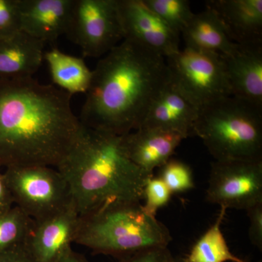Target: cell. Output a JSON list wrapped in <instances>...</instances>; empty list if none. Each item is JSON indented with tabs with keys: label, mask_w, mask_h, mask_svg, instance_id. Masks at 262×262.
Returning <instances> with one entry per match:
<instances>
[{
	"label": "cell",
	"mask_w": 262,
	"mask_h": 262,
	"mask_svg": "<svg viewBox=\"0 0 262 262\" xmlns=\"http://www.w3.org/2000/svg\"><path fill=\"white\" fill-rule=\"evenodd\" d=\"M71 99L33 77H0V165L56 168L85 130Z\"/></svg>",
	"instance_id": "6da1fadb"
},
{
	"label": "cell",
	"mask_w": 262,
	"mask_h": 262,
	"mask_svg": "<svg viewBox=\"0 0 262 262\" xmlns=\"http://www.w3.org/2000/svg\"><path fill=\"white\" fill-rule=\"evenodd\" d=\"M70 188L80 215L115 201L140 202L146 173L125 155L121 136L85 127L74 149L56 168Z\"/></svg>",
	"instance_id": "3957f363"
},
{
	"label": "cell",
	"mask_w": 262,
	"mask_h": 262,
	"mask_svg": "<svg viewBox=\"0 0 262 262\" xmlns=\"http://www.w3.org/2000/svg\"><path fill=\"white\" fill-rule=\"evenodd\" d=\"M80 215L73 201L56 214L34 221L26 245L36 262H58L72 249Z\"/></svg>",
	"instance_id": "8fae6325"
},
{
	"label": "cell",
	"mask_w": 262,
	"mask_h": 262,
	"mask_svg": "<svg viewBox=\"0 0 262 262\" xmlns=\"http://www.w3.org/2000/svg\"><path fill=\"white\" fill-rule=\"evenodd\" d=\"M172 258L168 248H158L144 250L121 258L120 262H170Z\"/></svg>",
	"instance_id": "4316f807"
},
{
	"label": "cell",
	"mask_w": 262,
	"mask_h": 262,
	"mask_svg": "<svg viewBox=\"0 0 262 262\" xmlns=\"http://www.w3.org/2000/svg\"><path fill=\"white\" fill-rule=\"evenodd\" d=\"M66 34L84 56L107 54L123 39L117 0H74Z\"/></svg>",
	"instance_id": "ba28073f"
},
{
	"label": "cell",
	"mask_w": 262,
	"mask_h": 262,
	"mask_svg": "<svg viewBox=\"0 0 262 262\" xmlns=\"http://www.w3.org/2000/svg\"><path fill=\"white\" fill-rule=\"evenodd\" d=\"M171 241L168 228L146 213L140 202L115 201L80 215L75 244L121 259L167 248Z\"/></svg>",
	"instance_id": "277c9868"
},
{
	"label": "cell",
	"mask_w": 262,
	"mask_h": 262,
	"mask_svg": "<svg viewBox=\"0 0 262 262\" xmlns=\"http://www.w3.org/2000/svg\"><path fill=\"white\" fill-rule=\"evenodd\" d=\"M34 225V220L13 206L0 213V253L25 244Z\"/></svg>",
	"instance_id": "44dd1931"
},
{
	"label": "cell",
	"mask_w": 262,
	"mask_h": 262,
	"mask_svg": "<svg viewBox=\"0 0 262 262\" xmlns=\"http://www.w3.org/2000/svg\"><path fill=\"white\" fill-rule=\"evenodd\" d=\"M250 220L248 236L253 246L262 250V203H258L246 210Z\"/></svg>",
	"instance_id": "484cf974"
},
{
	"label": "cell",
	"mask_w": 262,
	"mask_h": 262,
	"mask_svg": "<svg viewBox=\"0 0 262 262\" xmlns=\"http://www.w3.org/2000/svg\"><path fill=\"white\" fill-rule=\"evenodd\" d=\"M173 258H172L171 261H170V262H173Z\"/></svg>",
	"instance_id": "1f68e13d"
},
{
	"label": "cell",
	"mask_w": 262,
	"mask_h": 262,
	"mask_svg": "<svg viewBox=\"0 0 262 262\" xmlns=\"http://www.w3.org/2000/svg\"><path fill=\"white\" fill-rule=\"evenodd\" d=\"M206 200L226 210L246 211L262 203V160H215Z\"/></svg>",
	"instance_id": "9c48e42d"
},
{
	"label": "cell",
	"mask_w": 262,
	"mask_h": 262,
	"mask_svg": "<svg viewBox=\"0 0 262 262\" xmlns=\"http://www.w3.org/2000/svg\"><path fill=\"white\" fill-rule=\"evenodd\" d=\"M226 209L221 208L215 223L196 241L189 255L187 262H246L231 252L222 230L221 225Z\"/></svg>",
	"instance_id": "ffe728a7"
},
{
	"label": "cell",
	"mask_w": 262,
	"mask_h": 262,
	"mask_svg": "<svg viewBox=\"0 0 262 262\" xmlns=\"http://www.w3.org/2000/svg\"><path fill=\"white\" fill-rule=\"evenodd\" d=\"M206 6L215 12L235 44L262 42V0H211Z\"/></svg>",
	"instance_id": "2e32d148"
},
{
	"label": "cell",
	"mask_w": 262,
	"mask_h": 262,
	"mask_svg": "<svg viewBox=\"0 0 262 262\" xmlns=\"http://www.w3.org/2000/svg\"><path fill=\"white\" fill-rule=\"evenodd\" d=\"M74 0H18L21 31L44 42H56L68 29Z\"/></svg>",
	"instance_id": "5bb4252c"
},
{
	"label": "cell",
	"mask_w": 262,
	"mask_h": 262,
	"mask_svg": "<svg viewBox=\"0 0 262 262\" xmlns=\"http://www.w3.org/2000/svg\"><path fill=\"white\" fill-rule=\"evenodd\" d=\"M58 262H89L87 258L78 253L71 250L64 256H63Z\"/></svg>",
	"instance_id": "f546056e"
},
{
	"label": "cell",
	"mask_w": 262,
	"mask_h": 262,
	"mask_svg": "<svg viewBox=\"0 0 262 262\" xmlns=\"http://www.w3.org/2000/svg\"><path fill=\"white\" fill-rule=\"evenodd\" d=\"M123 40L168 58L180 50L179 35L146 7L143 0H117Z\"/></svg>",
	"instance_id": "30bf717a"
},
{
	"label": "cell",
	"mask_w": 262,
	"mask_h": 262,
	"mask_svg": "<svg viewBox=\"0 0 262 262\" xmlns=\"http://www.w3.org/2000/svg\"><path fill=\"white\" fill-rule=\"evenodd\" d=\"M173 262H187L186 261L185 258H173Z\"/></svg>",
	"instance_id": "4dcf8cb0"
},
{
	"label": "cell",
	"mask_w": 262,
	"mask_h": 262,
	"mask_svg": "<svg viewBox=\"0 0 262 262\" xmlns=\"http://www.w3.org/2000/svg\"><path fill=\"white\" fill-rule=\"evenodd\" d=\"M166 60L123 40L98 61L79 117L84 127L117 136L137 130L170 82Z\"/></svg>",
	"instance_id": "7a4b0ae2"
},
{
	"label": "cell",
	"mask_w": 262,
	"mask_h": 262,
	"mask_svg": "<svg viewBox=\"0 0 262 262\" xmlns=\"http://www.w3.org/2000/svg\"><path fill=\"white\" fill-rule=\"evenodd\" d=\"M171 194V192L161 179L158 177H150L144 187L145 204L143 206L144 211L152 216H156L158 210L168 204Z\"/></svg>",
	"instance_id": "cb8c5ba5"
},
{
	"label": "cell",
	"mask_w": 262,
	"mask_h": 262,
	"mask_svg": "<svg viewBox=\"0 0 262 262\" xmlns=\"http://www.w3.org/2000/svg\"><path fill=\"white\" fill-rule=\"evenodd\" d=\"M222 57L232 96L262 108V42L237 45Z\"/></svg>",
	"instance_id": "7c38bea8"
},
{
	"label": "cell",
	"mask_w": 262,
	"mask_h": 262,
	"mask_svg": "<svg viewBox=\"0 0 262 262\" xmlns=\"http://www.w3.org/2000/svg\"><path fill=\"white\" fill-rule=\"evenodd\" d=\"M199 110L170 81L151 103L140 127L160 129L187 139L194 136Z\"/></svg>",
	"instance_id": "4fadbf2b"
},
{
	"label": "cell",
	"mask_w": 262,
	"mask_h": 262,
	"mask_svg": "<svg viewBox=\"0 0 262 262\" xmlns=\"http://www.w3.org/2000/svg\"><path fill=\"white\" fill-rule=\"evenodd\" d=\"M52 81L67 94H86L92 80L93 71L82 58L53 48L45 53Z\"/></svg>",
	"instance_id": "d6986e66"
},
{
	"label": "cell",
	"mask_w": 262,
	"mask_h": 262,
	"mask_svg": "<svg viewBox=\"0 0 262 262\" xmlns=\"http://www.w3.org/2000/svg\"><path fill=\"white\" fill-rule=\"evenodd\" d=\"M194 134L215 160H262V108L233 96L200 108Z\"/></svg>",
	"instance_id": "5b68a950"
},
{
	"label": "cell",
	"mask_w": 262,
	"mask_h": 262,
	"mask_svg": "<svg viewBox=\"0 0 262 262\" xmlns=\"http://www.w3.org/2000/svg\"><path fill=\"white\" fill-rule=\"evenodd\" d=\"M0 262H36L27 247V245H19L0 253Z\"/></svg>",
	"instance_id": "83f0119b"
},
{
	"label": "cell",
	"mask_w": 262,
	"mask_h": 262,
	"mask_svg": "<svg viewBox=\"0 0 262 262\" xmlns=\"http://www.w3.org/2000/svg\"><path fill=\"white\" fill-rule=\"evenodd\" d=\"M179 134L158 128L141 127L121 136L125 155L146 173L160 168L171 158L183 140Z\"/></svg>",
	"instance_id": "9a60e30c"
},
{
	"label": "cell",
	"mask_w": 262,
	"mask_h": 262,
	"mask_svg": "<svg viewBox=\"0 0 262 262\" xmlns=\"http://www.w3.org/2000/svg\"><path fill=\"white\" fill-rule=\"evenodd\" d=\"M181 34L185 46L222 56L230 55L237 46L227 36L215 12L208 7L204 11L194 14Z\"/></svg>",
	"instance_id": "ac0fdd59"
},
{
	"label": "cell",
	"mask_w": 262,
	"mask_h": 262,
	"mask_svg": "<svg viewBox=\"0 0 262 262\" xmlns=\"http://www.w3.org/2000/svg\"><path fill=\"white\" fill-rule=\"evenodd\" d=\"M257 262H262L261 261H258Z\"/></svg>",
	"instance_id": "d6a6232c"
},
{
	"label": "cell",
	"mask_w": 262,
	"mask_h": 262,
	"mask_svg": "<svg viewBox=\"0 0 262 262\" xmlns=\"http://www.w3.org/2000/svg\"><path fill=\"white\" fill-rule=\"evenodd\" d=\"M21 32L18 0H0V41Z\"/></svg>",
	"instance_id": "d4e9b609"
},
{
	"label": "cell",
	"mask_w": 262,
	"mask_h": 262,
	"mask_svg": "<svg viewBox=\"0 0 262 262\" xmlns=\"http://www.w3.org/2000/svg\"><path fill=\"white\" fill-rule=\"evenodd\" d=\"M1 167L0 165V213L8 211L14 206L4 173L1 172Z\"/></svg>",
	"instance_id": "f1b7e54d"
},
{
	"label": "cell",
	"mask_w": 262,
	"mask_h": 262,
	"mask_svg": "<svg viewBox=\"0 0 262 262\" xmlns=\"http://www.w3.org/2000/svg\"><path fill=\"white\" fill-rule=\"evenodd\" d=\"M45 43L20 32L0 41V77H32L44 61Z\"/></svg>",
	"instance_id": "e0dca14e"
},
{
	"label": "cell",
	"mask_w": 262,
	"mask_h": 262,
	"mask_svg": "<svg viewBox=\"0 0 262 262\" xmlns=\"http://www.w3.org/2000/svg\"><path fill=\"white\" fill-rule=\"evenodd\" d=\"M170 82L196 107L232 96L223 57L185 46L165 58Z\"/></svg>",
	"instance_id": "8992f818"
},
{
	"label": "cell",
	"mask_w": 262,
	"mask_h": 262,
	"mask_svg": "<svg viewBox=\"0 0 262 262\" xmlns=\"http://www.w3.org/2000/svg\"><path fill=\"white\" fill-rule=\"evenodd\" d=\"M144 4L180 35L194 13L187 0H143Z\"/></svg>",
	"instance_id": "7402d4cb"
},
{
	"label": "cell",
	"mask_w": 262,
	"mask_h": 262,
	"mask_svg": "<svg viewBox=\"0 0 262 262\" xmlns=\"http://www.w3.org/2000/svg\"><path fill=\"white\" fill-rule=\"evenodd\" d=\"M158 178L173 193L184 192L194 188L192 170L180 160L171 159L160 167Z\"/></svg>",
	"instance_id": "603a6c76"
},
{
	"label": "cell",
	"mask_w": 262,
	"mask_h": 262,
	"mask_svg": "<svg viewBox=\"0 0 262 262\" xmlns=\"http://www.w3.org/2000/svg\"><path fill=\"white\" fill-rule=\"evenodd\" d=\"M4 175L14 206L35 222L56 214L73 202L68 183L56 168L14 167L6 168Z\"/></svg>",
	"instance_id": "52a82bcc"
}]
</instances>
